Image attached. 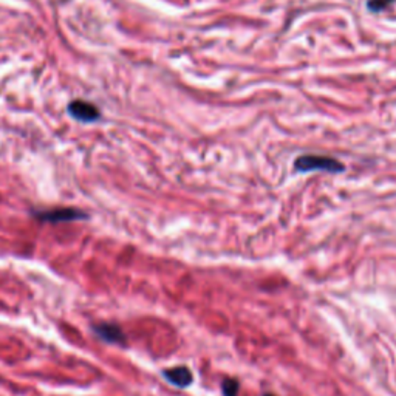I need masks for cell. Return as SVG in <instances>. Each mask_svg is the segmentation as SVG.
<instances>
[{
  "label": "cell",
  "instance_id": "1",
  "mask_svg": "<svg viewBox=\"0 0 396 396\" xmlns=\"http://www.w3.org/2000/svg\"><path fill=\"white\" fill-rule=\"evenodd\" d=\"M294 169L298 172H315V171H322V172H330V174H339L344 172L345 167L341 162L330 157H322V155H302L296 162H294Z\"/></svg>",
  "mask_w": 396,
  "mask_h": 396
},
{
  "label": "cell",
  "instance_id": "2",
  "mask_svg": "<svg viewBox=\"0 0 396 396\" xmlns=\"http://www.w3.org/2000/svg\"><path fill=\"white\" fill-rule=\"evenodd\" d=\"M35 217L40 222L65 223V222L84 220V218H87V214L73 208H56V209H47V210H36Z\"/></svg>",
  "mask_w": 396,
  "mask_h": 396
},
{
  "label": "cell",
  "instance_id": "3",
  "mask_svg": "<svg viewBox=\"0 0 396 396\" xmlns=\"http://www.w3.org/2000/svg\"><path fill=\"white\" fill-rule=\"evenodd\" d=\"M69 113L74 118V120H78L81 123H94L101 116L99 111L94 104L81 99H74L73 103L69 104Z\"/></svg>",
  "mask_w": 396,
  "mask_h": 396
},
{
  "label": "cell",
  "instance_id": "4",
  "mask_svg": "<svg viewBox=\"0 0 396 396\" xmlns=\"http://www.w3.org/2000/svg\"><path fill=\"white\" fill-rule=\"evenodd\" d=\"M163 376L169 381L172 385L179 387V389H186L193 381L192 378V372L184 366H179V367H172L167 368L163 372Z\"/></svg>",
  "mask_w": 396,
  "mask_h": 396
},
{
  "label": "cell",
  "instance_id": "5",
  "mask_svg": "<svg viewBox=\"0 0 396 396\" xmlns=\"http://www.w3.org/2000/svg\"><path fill=\"white\" fill-rule=\"evenodd\" d=\"M94 330L96 332L99 338L104 339L106 342H112V344H124L125 342V334L116 324H112V322L98 324V325H95Z\"/></svg>",
  "mask_w": 396,
  "mask_h": 396
},
{
  "label": "cell",
  "instance_id": "6",
  "mask_svg": "<svg viewBox=\"0 0 396 396\" xmlns=\"http://www.w3.org/2000/svg\"><path fill=\"white\" fill-rule=\"evenodd\" d=\"M239 389H240V384H239L237 379L226 378L225 381L222 383L223 396H237L239 395Z\"/></svg>",
  "mask_w": 396,
  "mask_h": 396
},
{
  "label": "cell",
  "instance_id": "7",
  "mask_svg": "<svg viewBox=\"0 0 396 396\" xmlns=\"http://www.w3.org/2000/svg\"><path fill=\"white\" fill-rule=\"evenodd\" d=\"M395 2V0H368V10L370 11H373V13H379V11H383L385 10L387 6L392 5Z\"/></svg>",
  "mask_w": 396,
  "mask_h": 396
},
{
  "label": "cell",
  "instance_id": "8",
  "mask_svg": "<svg viewBox=\"0 0 396 396\" xmlns=\"http://www.w3.org/2000/svg\"><path fill=\"white\" fill-rule=\"evenodd\" d=\"M264 396H274V395H271V393H266V395H264Z\"/></svg>",
  "mask_w": 396,
  "mask_h": 396
}]
</instances>
